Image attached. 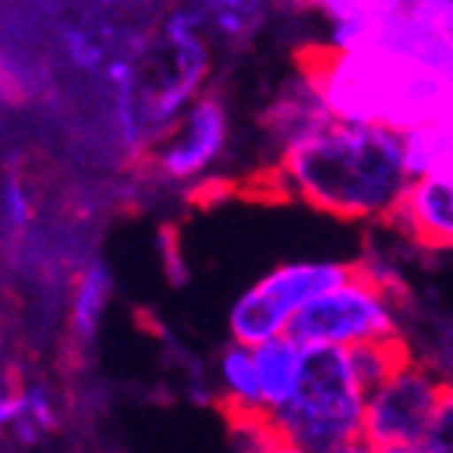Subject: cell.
<instances>
[{"label": "cell", "mask_w": 453, "mask_h": 453, "mask_svg": "<svg viewBox=\"0 0 453 453\" xmlns=\"http://www.w3.org/2000/svg\"><path fill=\"white\" fill-rule=\"evenodd\" d=\"M276 174L288 194L352 222L390 219L412 184L400 134L340 121L282 152Z\"/></svg>", "instance_id": "obj_1"}, {"label": "cell", "mask_w": 453, "mask_h": 453, "mask_svg": "<svg viewBox=\"0 0 453 453\" xmlns=\"http://www.w3.org/2000/svg\"><path fill=\"white\" fill-rule=\"evenodd\" d=\"M302 73L324 98L333 121L384 127L393 134L453 114V83L441 70L387 51H336L330 45L298 54Z\"/></svg>", "instance_id": "obj_2"}, {"label": "cell", "mask_w": 453, "mask_h": 453, "mask_svg": "<svg viewBox=\"0 0 453 453\" xmlns=\"http://www.w3.org/2000/svg\"><path fill=\"white\" fill-rule=\"evenodd\" d=\"M304 378L295 400L273 418L282 438L302 444L311 453H330L333 447L365 434L362 390L349 358V349H304Z\"/></svg>", "instance_id": "obj_3"}, {"label": "cell", "mask_w": 453, "mask_h": 453, "mask_svg": "<svg viewBox=\"0 0 453 453\" xmlns=\"http://www.w3.org/2000/svg\"><path fill=\"white\" fill-rule=\"evenodd\" d=\"M288 336L302 349H358L400 336L393 288L374 266L358 264L356 276L311 302L292 320Z\"/></svg>", "instance_id": "obj_4"}, {"label": "cell", "mask_w": 453, "mask_h": 453, "mask_svg": "<svg viewBox=\"0 0 453 453\" xmlns=\"http://www.w3.org/2000/svg\"><path fill=\"white\" fill-rule=\"evenodd\" d=\"M356 266L358 264H340V260H298L266 273L257 286H250L234 302L228 314L232 342L257 349L270 340L288 336L292 320L311 302L352 280Z\"/></svg>", "instance_id": "obj_5"}, {"label": "cell", "mask_w": 453, "mask_h": 453, "mask_svg": "<svg viewBox=\"0 0 453 453\" xmlns=\"http://www.w3.org/2000/svg\"><path fill=\"white\" fill-rule=\"evenodd\" d=\"M447 384L441 374L425 368V362H412L396 371L384 387L368 396L365 406V434L374 447L390 444H422L431 418L438 412Z\"/></svg>", "instance_id": "obj_6"}, {"label": "cell", "mask_w": 453, "mask_h": 453, "mask_svg": "<svg viewBox=\"0 0 453 453\" xmlns=\"http://www.w3.org/2000/svg\"><path fill=\"white\" fill-rule=\"evenodd\" d=\"M228 143V111L222 98L200 96L159 143L150 150V168L174 184L194 181L219 159Z\"/></svg>", "instance_id": "obj_7"}, {"label": "cell", "mask_w": 453, "mask_h": 453, "mask_svg": "<svg viewBox=\"0 0 453 453\" xmlns=\"http://www.w3.org/2000/svg\"><path fill=\"white\" fill-rule=\"evenodd\" d=\"M387 222L422 248H453V174L416 178Z\"/></svg>", "instance_id": "obj_8"}, {"label": "cell", "mask_w": 453, "mask_h": 453, "mask_svg": "<svg viewBox=\"0 0 453 453\" xmlns=\"http://www.w3.org/2000/svg\"><path fill=\"white\" fill-rule=\"evenodd\" d=\"M273 136L280 140L286 150L304 143L311 136H318L320 130H326L333 124V114L326 111L324 98L314 89L308 76L298 73L286 89L276 96L270 114H266Z\"/></svg>", "instance_id": "obj_9"}, {"label": "cell", "mask_w": 453, "mask_h": 453, "mask_svg": "<svg viewBox=\"0 0 453 453\" xmlns=\"http://www.w3.org/2000/svg\"><path fill=\"white\" fill-rule=\"evenodd\" d=\"M304 358H308V352L292 336H280V340H270L254 349L260 396H264V409L270 416H276L280 409H286L295 400L304 378Z\"/></svg>", "instance_id": "obj_10"}, {"label": "cell", "mask_w": 453, "mask_h": 453, "mask_svg": "<svg viewBox=\"0 0 453 453\" xmlns=\"http://www.w3.org/2000/svg\"><path fill=\"white\" fill-rule=\"evenodd\" d=\"M216 380H219L226 418L266 412L264 396H260V374L257 362H254V349L238 346V342L222 349L219 362H216Z\"/></svg>", "instance_id": "obj_11"}, {"label": "cell", "mask_w": 453, "mask_h": 453, "mask_svg": "<svg viewBox=\"0 0 453 453\" xmlns=\"http://www.w3.org/2000/svg\"><path fill=\"white\" fill-rule=\"evenodd\" d=\"M0 418H4V425H13L16 438L23 444H35L58 425L51 393L45 390V384L7 387L4 400H0Z\"/></svg>", "instance_id": "obj_12"}, {"label": "cell", "mask_w": 453, "mask_h": 453, "mask_svg": "<svg viewBox=\"0 0 453 453\" xmlns=\"http://www.w3.org/2000/svg\"><path fill=\"white\" fill-rule=\"evenodd\" d=\"M403 150L412 181L425 174H453V114L403 134Z\"/></svg>", "instance_id": "obj_13"}, {"label": "cell", "mask_w": 453, "mask_h": 453, "mask_svg": "<svg viewBox=\"0 0 453 453\" xmlns=\"http://www.w3.org/2000/svg\"><path fill=\"white\" fill-rule=\"evenodd\" d=\"M111 302V273L102 260H89L73 282V302H70V330L76 340H92L105 318Z\"/></svg>", "instance_id": "obj_14"}, {"label": "cell", "mask_w": 453, "mask_h": 453, "mask_svg": "<svg viewBox=\"0 0 453 453\" xmlns=\"http://www.w3.org/2000/svg\"><path fill=\"white\" fill-rule=\"evenodd\" d=\"M349 358H352V368H356V378H358V384H362V390L371 396V393L378 390V387H384L396 371H403L412 362V352H409V346L400 336H393V340L349 349Z\"/></svg>", "instance_id": "obj_15"}, {"label": "cell", "mask_w": 453, "mask_h": 453, "mask_svg": "<svg viewBox=\"0 0 453 453\" xmlns=\"http://www.w3.org/2000/svg\"><path fill=\"white\" fill-rule=\"evenodd\" d=\"M422 453H453V384H447L444 396H441V406L431 418L428 431H425Z\"/></svg>", "instance_id": "obj_16"}, {"label": "cell", "mask_w": 453, "mask_h": 453, "mask_svg": "<svg viewBox=\"0 0 453 453\" xmlns=\"http://www.w3.org/2000/svg\"><path fill=\"white\" fill-rule=\"evenodd\" d=\"M250 10L254 7H248V4H222V7H212V19H206V23H212L216 32L228 38H244L250 26L257 23V19H248Z\"/></svg>", "instance_id": "obj_17"}, {"label": "cell", "mask_w": 453, "mask_h": 453, "mask_svg": "<svg viewBox=\"0 0 453 453\" xmlns=\"http://www.w3.org/2000/svg\"><path fill=\"white\" fill-rule=\"evenodd\" d=\"M4 219L10 228H23L29 222V200L16 181H7V188H4Z\"/></svg>", "instance_id": "obj_18"}, {"label": "cell", "mask_w": 453, "mask_h": 453, "mask_svg": "<svg viewBox=\"0 0 453 453\" xmlns=\"http://www.w3.org/2000/svg\"><path fill=\"white\" fill-rule=\"evenodd\" d=\"M330 453H378V447L368 444L365 438H356V441H346V444H340V447H333Z\"/></svg>", "instance_id": "obj_19"}, {"label": "cell", "mask_w": 453, "mask_h": 453, "mask_svg": "<svg viewBox=\"0 0 453 453\" xmlns=\"http://www.w3.org/2000/svg\"><path fill=\"white\" fill-rule=\"evenodd\" d=\"M270 453H311V450H304L302 444H295V441H288V438H282V434H280V441L270 447Z\"/></svg>", "instance_id": "obj_20"}, {"label": "cell", "mask_w": 453, "mask_h": 453, "mask_svg": "<svg viewBox=\"0 0 453 453\" xmlns=\"http://www.w3.org/2000/svg\"><path fill=\"white\" fill-rule=\"evenodd\" d=\"M378 453H422L416 444H390V447H378Z\"/></svg>", "instance_id": "obj_21"}]
</instances>
